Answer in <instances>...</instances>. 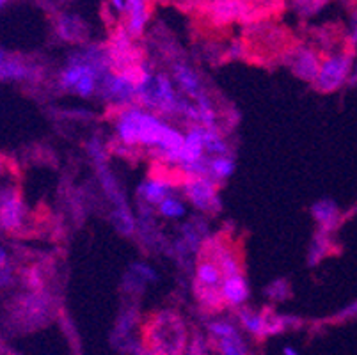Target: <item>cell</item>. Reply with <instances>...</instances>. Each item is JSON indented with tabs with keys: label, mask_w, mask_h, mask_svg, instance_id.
Listing matches in <instances>:
<instances>
[{
	"label": "cell",
	"mask_w": 357,
	"mask_h": 355,
	"mask_svg": "<svg viewBox=\"0 0 357 355\" xmlns=\"http://www.w3.org/2000/svg\"><path fill=\"white\" fill-rule=\"evenodd\" d=\"M331 234L333 233H329V231H317V234L311 240L310 250H307V265L317 266L333 250V239H331Z\"/></svg>",
	"instance_id": "obj_18"
},
{
	"label": "cell",
	"mask_w": 357,
	"mask_h": 355,
	"mask_svg": "<svg viewBox=\"0 0 357 355\" xmlns=\"http://www.w3.org/2000/svg\"><path fill=\"white\" fill-rule=\"evenodd\" d=\"M110 4H112V8H114L116 11H119V13H125V8H126V0H110Z\"/></svg>",
	"instance_id": "obj_32"
},
{
	"label": "cell",
	"mask_w": 357,
	"mask_h": 355,
	"mask_svg": "<svg viewBox=\"0 0 357 355\" xmlns=\"http://www.w3.org/2000/svg\"><path fill=\"white\" fill-rule=\"evenodd\" d=\"M125 29L132 38H141L149 20L148 0H126Z\"/></svg>",
	"instance_id": "obj_13"
},
{
	"label": "cell",
	"mask_w": 357,
	"mask_h": 355,
	"mask_svg": "<svg viewBox=\"0 0 357 355\" xmlns=\"http://www.w3.org/2000/svg\"><path fill=\"white\" fill-rule=\"evenodd\" d=\"M212 354V341L204 338L203 334H194L187 345L185 355H210Z\"/></svg>",
	"instance_id": "obj_26"
},
{
	"label": "cell",
	"mask_w": 357,
	"mask_h": 355,
	"mask_svg": "<svg viewBox=\"0 0 357 355\" xmlns=\"http://www.w3.org/2000/svg\"><path fill=\"white\" fill-rule=\"evenodd\" d=\"M283 355H301V354H298L297 348H294V347H284Z\"/></svg>",
	"instance_id": "obj_36"
},
{
	"label": "cell",
	"mask_w": 357,
	"mask_h": 355,
	"mask_svg": "<svg viewBox=\"0 0 357 355\" xmlns=\"http://www.w3.org/2000/svg\"><path fill=\"white\" fill-rule=\"evenodd\" d=\"M6 265H8V254L0 247V269H6Z\"/></svg>",
	"instance_id": "obj_35"
},
{
	"label": "cell",
	"mask_w": 357,
	"mask_h": 355,
	"mask_svg": "<svg viewBox=\"0 0 357 355\" xmlns=\"http://www.w3.org/2000/svg\"><path fill=\"white\" fill-rule=\"evenodd\" d=\"M57 32L64 41H84L89 31L82 18L75 15H64L57 22Z\"/></svg>",
	"instance_id": "obj_17"
},
{
	"label": "cell",
	"mask_w": 357,
	"mask_h": 355,
	"mask_svg": "<svg viewBox=\"0 0 357 355\" xmlns=\"http://www.w3.org/2000/svg\"><path fill=\"white\" fill-rule=\"evenodd\" d=\"M134 355H160V354H157V352L151 350V348H148V347H144V345H141V347H139V350L135 352Z\"/></svg>",
	"instance_id": "obj_34"
},
{
	"label": "cell",
	"mask_w": 357,
	"mask_h": 355,
	"mask_svg": "<svg viewBox=\"0 0 357 355\" xmlns=\"http://www.w3.org/2000/svg\"><path fill=\"white\" fill-rule=\"evenodd\" d=\"M185 96L176 91L173 78L165 73H157L149 78L141 87L137 96V105L148 109L153 114H167V116H180Z\"/></svg>",
	"instance_id": "obj_3"
},
{
	"label": "cell",
	"mask_w": 357,
	"mask_h": 355,
	"mask_svg": "<svg viewBox=\"0 0 357 355\" xmlns=\"http://www.w3.org/2000/svg\"><path fill=\"white\" fill-rule=\"evenodd\" d=\"M174 187L176 185L167 178H149L139 185L137 197L146 206H155V204L158 206L169 195H173Z\"/></svg>",
	"instance_id": "obj_10"
},
{
	"label": "cell",
	"mask_w": 357,
	"mask_h": 355,
	"mask_svg": "<svg viewBox=\"0 0 357 355\" xmlns=\"http://www.w3.org/2000/svg\"><path fill=\"white\" fill-rule=\"evenodd\" d=\"M50 299L41 292H32L25 295L20 304L16 305L15 322L20 328L34 331V328L43 327L50 320Z\"/></svg>",
	"instance_id": "obj_6"
},
{
	"label": "cell",
	"mask_w": 357,
	"mask_h": 355,
	"mask_svg": "<svg viewBox=\"0 0 357 355\" xmlns=\"http://www.w3.org/2000/svg\"><path fill=\"white\" fill-rule=\"evenodd\" d=\"M6 2H8V0H0V8H2V6H4Z\"/></svg>",
	"instance_id": "obj_39"
},
{
	"label": "cell",
	"mask_w": 357,
	"mask_h": 355,
	"mask_svg": "<svg viewBox=\"0 0 357 355\" xmlns=\"http://www.w3.org/2000/svg\"><path fill=\"white\" fill-rule=\"evenodd\" d=\"M4 59H6V55H4V52L0 50V64L4 63Z\"/></svg>",
	"instance_id": "obj_38"
},
{
	"label": "cell",
	"mask_w": 357,
	"mask_h": 355,
	"mask_svg": "<svg viewBox=\"0 0 357 355\" xmlns=\"http://www.w3.org/2000/svg\"><path fill=\"white\" fill-rule=\"evenodd\" d=\"M189 340L183 318L171 309L155 312L142 327V345L160 355H185Z\"/></svg>",
	"instance_id": "obj_2"
},
{
	"label": "cell",
	"mask_w": 357,
	"mask_h": 355,
	"mask_svg": "<svg viewBox=\"0 0 357 355\" xmlns=\"http://www.w3.org/2000/svg\"><path fill=\"white\" fill-rule=\"evenodd\" d=\"M287 63L295 77L304 80V82L313 84L314 78L318 77V71H320L322 55L311 47H298L290 52Z\"/></svg>",
	"instance_id": "obj_8"
},
{
	"label": "cell",
	"mask_w": 357,
	"mask_h": 355,
	"mask_svg": "<svg viewBox=\"0 0 357 355\" xmlns=\"http://www.w3.org/2000/svg\"><path fill=\"white\" fill-rule=\"evenodd\" d=\"M173 82L174 86L180 89V93L189 100H196L197 96L204 93L203 84H201V78L197 75V71L194 68H190L189 64L185 63H176L173 66Z\"/></svg>",
	"instance_id": "obj_11"
},
{
	"label": "cell",
	"mask_w": 357,
	"mask_h": 355,
	"mask_svg": "<svg viewBox=\"0 0 357 355\" xmlns=\"http://www.w3.org/2000/svg\"><path fill=\"white\" fill-rule=\"evenodd\" d=\"M194 275H196L194 285L208 286V288H220V285L224 281V275L220 272L219 265L213 259L204 258V256H199V262H197Z\"/></svg>",
	"instance_id": "obj_15"
},
{
	"label": "cell",
	"mask_w": 357,
	"mask_h": 355,
	"mask_svg": "<svg viewBox=\"0 0 357 355\" xmlns=\"http://www.w3.org/2000/svg\"><path fill=\"white\" fill-rule=\"evenodd\" d=\"M347 41H349L350 48H354L357 45V11L354 13L352 18H350V27H349V34H347Z\"/></svg>",
	"instance_id": "obj_31"
},
{
	"label": "cell",
	"mask_w": 357,
	"mask_h": 355,
	"mask_svg": "<svg viewBox=\"0 0 357 355\" xmlns=\"http://www.w3.org/2000/svg\"><path fill=\"white\" fill-rule=\"evenodd\" d=\"M311 215H313L314 222L318 224V229L324 231H336V227L342 224V210L337 206V203L331 197H324V199H318L317 203H313L311 206Z\"/></svg>",
	"instance_id": "obj_12"
},
{
	"label": "cell",
	"mask_w": 357,
	"mask_h": 355,
	"mask_svg": "<svg viewBox=\"0 0 357 355\" xmlns=\"http://www.w3.org/2000/svg\"><path fill=\"white\" fill-rule=\"evenodd\" d=\"M36 77L34 70L20 61H8L0 64V80L6 78H32Z\"/></svg>",
	"instance_id": "obj_23"
},
{
	"label": "cell",
	"mask_w": 357,
	"mask_h": 355,
	"mask_svg": "<svg viewBox=\"0 0 357 355\" xmlns=\"http://www.w3.org/2000/svg\"><path fill=\"white\" fill-rule=\"evenodd\" d=\"M109 219H110V224L114 226V229L118 231L121 236H126V239L134 236L135 231H137V224H135L134 215H132V211H130L128 206L114 208V210L110 211Z\"/></svg>",
	"instance_id": "obj_19"
},
{
	"label": "cell",
	"mask_w": 357,
	"mask_h": 355,
	"mask_svg": "<svg viewBox=\"0 0 357 355\" xmlns=\"http://www.w3.org/2000/svg\"><path fill=\"white\" fill-rule=\"evenodd\" d=\"M206 331L210 334V340H226V338L238 336L240 331L233 322L229 320H213L206 325Z\"/></svg>",
	"instance_id": "obj_24"
},
{
	"label": "cell",
	"mask_w": 357,
	"mask_h": 355,
	"mask_svg": "<svg viewBox=\"0 0 357 355\" xmlns=\"http://www.w3.org/2000/svg\"><path fill=\"white\" fill-rule=\"evenodd\" d=\"M158 213H160L162 217H165V219L176 220V219H181V217H185L187 208H185L183 201L174 197V195H169L167 199H164L160 204H158Z\"/></svg>",
	"instance_id": "obj_25"
},
{
	"label": "cell",
	"mask_w": 357,
	"mask_h": 355,
	"mask_svg": "<svg viewBox=\"0 0 357 355\" xmlns=\"http://www.w3.org/2000/svg\"><path fill=\"white\" fill-rule=\"evenodd\" d=\"M116 137L126 148L142 146L155 149V155L171 165L178 164V155L185 141V133L139 105L119 109L116 116Z\"/></svg>",
	"instance_id": "obj_1"
},
{
	"label": "cell",
	"mask_w": 357,
	"mask_h": 355,
	"mask_svg": "<svg viewBox=\"0 0 357 355\" xmlns=\"http://www.w3.org/2000/svg\"><path fill=\"white\" fill-rule=\"evenodd\" d=\"M349 86L350 87H356L357 86V57H356V61H354V70H352V75H350Z\"/></svg>",
	"instance_id": "obj_33"
},
{
	"label": "cell",
	"mask_w": 357,
	"mask_h": 355,
	"mask_svg": "<svg viewBox=\"0 0 357 355\" xmlns=\"http://www.w3.org/2000/svg\"><path fill=\"white\" fill-rule=\"evenodd\" d=\"M25 204L16 187L0 188V227L4 231H18L24 226Z\"/></svg>",
	"instance_id": "obj_7"
},
{
	"label": "cell",
	"mask_w": 357,
	"mask_h": 355,
	"mask_svg": "<svg viewBox=\"0 0 357 355\" xmlns=\"http://www.w3.org/2000/svg\"><path fill=\"white\" fill-rule=\"evenodd\" d=\"M212 345L220 355H251L248 343L240 334L238 336L226 338V340H212Z\"/></svg>",
	"instance_id": "obj_22"
},
{
	"label": "cell",
	"mask_w": 357,
	"mask_h": 355,
	"mask_svg": "<svg viewBox=\"0 0 357 355\" xmlns=\"http://www.w3.org/2000/svg\"><path fill=\"white\" fill-rule=\"evenodd\" d=\"M4 167H6L4 158H2V156H0V176H2V172H4Z\"/></svg>",
	"instance_id": "obj_37"
},
{
	"label": "cell",
	"mask_w": 357,
	"mask_h": 355,
	"mask_svg": "<svg viewBox=\"0 0 357 355\" xmlns=\"http://www.w3.org/2000/svg\"><path fill=\"white\" fill-rule=\"evenodd\" d=\"M96 171H98L100 185H102V188H103V192L107 194V197L112 201V204H114L116 208H126V206H128V204H126V201H125V194L121 192V187H119L118 180H116V176L110 172L109 165H107V164L96 165Z\"/></svg>",
	"instance_id": "obj_16"
},
{
	"label": "cell",
	"mask_w": 357,
	"mask_h": 355,
	"mask_svg": "<svg viewBox=\"0 0 357 355\" xmlns=\"http://www.w3.org/2000/svg\"><path fill=\"white\" fill-rule=\"evenodd\" d=\"M24 279H25V285H27L32 292H40L41 286H43V279H41V273H40V270H38V266L25 269Z\"/></svg>",
	"instance_id": "obj_30"
},
{
	"label": "cell",
	"mask_w": 357,
	"mask_h": 355,
	"mask_svg": "<svg viewBox=\"0 0 357 355\" xmlns=\"http://www.w3.org/2000/svg\"><path fill=\"white\" fill-rule=\"evenodd\" d=\"M224 304L231 308H243V304L249 299V285L248 279L243 278V273H236L231 278H226L220 285Z\"/></svg>",
	"instance_id": "obj_14"
},
{
	"label": "cell",
	"mask_w": 357,
	"mask_h": 355,
	"mask_svg": "<svg viewBox=\"0 0 357 355\" xmlns=\"http://www.w3.org/2000/svg\"><path fill=\"white\" fill-rule=\"evenodd\" d=\"M180 190L194 208L204 213H213L220 208L217 183L206 176H183L180 181Z\"/></svg>",
	"instance_id": "obj_5"
},
{
	"label": "cell",
	"mask_w": 357,
	"mask_h": 355,
	"mask_svg": "<svg viewBox=\"0 0 357 355\" xmlns=\"http://www.w3.org/2000/svg\"><path fill=\"white\" fill-rule=\"evenodd\" d=\"M357 320V299L345 308H342L333 317L334 324H347V322H356Z\"/></svg>",
	"instance_id": "obj_29"
},
{
	"label": "cell",
	"mask_w": 357,
	"mask_h": 355,
	"mask_svg": "<svg viewBox=\"0 0 357 355\" xmlns=\"http://www.w3.org/2000/svg\"><path fill=\"white\" fill-rule=\"evenodd\" d=\"M329 0H291L295 13L301 16H313L317 15Z\"/></svg>",
	"instance_id": "obj_27"
},
{
	"label": "cell",
	"mask_w": 357,
	"mask_h": 355,
	"mask_svg": "<svg viewBox=\"0 0 357 355\" xmlns=\"http://www.w3.org/2000/svg\"><path fill=\"white\" fill-rule=\"evenodd\" d=\"M194 292H196V299L204 309H212V311H217L224 304L222 292L220 288H208V286H199L194 285Z\"/></svg>",
	"instance_id": "obj_21"
},
{
	"label": "cell",
	"mask_w": 357,
	"mask_h": 355,
	"mask_svg": "<svg viewBox=\"0 0 357 355\" xmlns=\"http://www.w3.org/2000/svg\"><path fill=\"white\" fill-rule=\"evenodd\" d=\"M87 153L93 158L95 165H102L107 164V146L103 144L102 139L100 137H93L89 142H87Z\"/></svg>",
	"instance_id": "obj_28"
},
{
	"label": "cell",
	"mask_w": 357,
	"mask_h": 355,
	"mask_svg": "<svg viewBox=\"0 0 357 355\" xmlns=\"http://www.w3.org/2000/svg\"><path fill=\"white\" fill-rule=\"evenodd\" d=\"M354 61L356 57H354V50L350 47L324 55L318 77L313 82L314 89L322 94H333L342 89L343 86H349Z\"/></svg>",
	"instance_id": "obj_4"
},
{
	"label": "cell",
	"mask_w": 357,
	"mask_h": 355,
	"mask_svg": "<svg viewBox=\"0 0 357 355\" xmlns=\"http://www.w3.org/2000/svg\"><path fill=\"white\" fill-rule=\"evenodd\" d=\"M233 172H235V160L233 156H212L210 158V171L208 178H212L213 181H226L228 178H231Z\"/></svg>",
	"instance_id": "obj_20"
},
{
	"label": "cell",
	"mask_w": 357,
	"mask_h": 355,
	"mask_svg": "<svg viewBox=\"0 0 357 355\" xmlns=\"http://www.w3.org/2000/svg\"><path fill=\"white\" fill-rule=\"evenodd\" d=\"M251 8L245 0H212L208 6V16L213 24L228 25L238 20H245Z\"/></svg>",
	"instance_id": "obj_9"
}]
</instances>
